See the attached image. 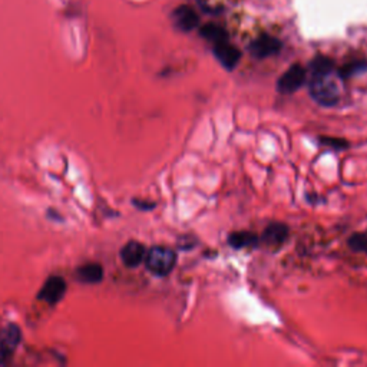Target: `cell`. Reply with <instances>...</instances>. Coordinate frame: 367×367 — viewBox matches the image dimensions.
Masks as SVG:
<instances>
[{"label": "cell", "mask_w": 367, "mask_h": 367, "mask_svg": "<svg viewBox=\"0 0 367 367\" xmlns=\"http://www.w3.org/2000/svg\"><path fill=\"white\" fill-rule=\"evenodd\" d=\"M309 89L312 98L323 106H333L339 102L342 95L340 76L334 72L330 59L319 57L314 60Z\"/></svg>", "instance_id": "obj_1"}, {"label": "cell", "mask_w": 367, "mask_h": 367, "mask_svg": "<svg viewBox=\"0 0 367 367\" xmlns=\"http://www.w3.org/2000/svg\"><path fill=\"white\" fill-rule=\"evenodd\" d=\"M176 263V256L171 249L167 247H152L146 254H145V265L146 268L155 275L164 277L168 275L172 268L175 267Z\"/></svg>", "instance_id": "obj_2"}, {"label": "cell", "mask_w": 367, "mask_h": 367, "mask_svg": "<svg viewBox=\"0 0 367 367\" xmlns=\"http://www.w3.org/2000/svg\"><path fill=\"white\" fill-rule=\"evenodd\" d=\"M22 340L20 328L16 324H9L0 333V364H6Z\"/></svg>", "instance_id": "obj_3"}, {"label": "cell", "mask_w": 367, "mask_h": 367, "mask_svg": "<svg viewBox=\"0 0 367 367\" xmlns=\"http://www.w3.org/2000/svg\"><path fill=\"white\" fill-rule=\"evenodd\" d=\"M67 293V282L60 275H52L41 289L38 298L50 305L59 303Z\"/></svg>", "instance_id": "obj_4"}, {"label": "cell", "mask_w": 367, "mask_h": 367, "mask_svg": "<svg viewBox=\"0 0 367 367\" xmlns=\"http://www.w3.org/2000/svg\"><path fill=\"white\" fill-rule=\"evenodd\" d=\"M304 81H305V71L303 69V67L293 65L279 79L277 89L279 92H282V94H293V92L301 88Z\"/></svg>", "instance_id": "obj_5"}, {"label": "cell", "mask_w": 367, "mask_h": 367, "mask_svg": "<svg viewBox=\"0 0 367 367\" xmlns=\"http://www.w3.org/2000/svg\"><path fill=\"white\" fill-rule=\"evenodd\" d=\"M214 55L219 59V62L228 71L234 69L238 65L241 57L240 50L235 46L230 45L227 41L216 43V46H214Z\"/></svg>", "instance_id": "obj_6"}, {"label": "cell", "mask_w": 367, "mask_h": 367, "mask_svg": "<svg viewBox=\"0 0 367 367\" xmlns=\"http://www.w3.org/2000/svg\"><path fill=\"white\" fill-rule=\"evenodd\" d=\"M146 250L138 241H130L124 249L120 250V260L127 267H138L145 260Z\"/></svg>", "instance_id": "obj_7"}, {"label": "cell", "mask_w": 367, "mask_h": 367, "mask_svg": "<svg viewBox=\"0 0 367 367\" xmlns=\"http://www.w3.org/2000/svg\"><path fill=\"white\" fill-rule=\"evenodd\" d=\"M282 48V43L275 39V38H271V36H261L258 38L257 41H254L250 46V50L251 53L256 56V57H267V56H271V55H275Z\"/></svg>", "instance_id": "obj_8"}, {"label": "cell", "mask_w": 367, "mask_h": 367, "mask_svg": "<svg viewBox=\"0 0 367 367\" xmlns=\"http://www.w3.org/2000/svg\"><path fill=\"white\" fill-rule=\"evenodd\" d=\"M76 277L86 284H97L104 279V268L98 263H86L76 270Z\"/></svg>", "instance_id": "obj_9"}, {"label": "cell", "mask_w": 367, "mask_h": 367, "mask_svg": "<svg viewBox=\"0 0 367 367\" xmlns=\"http://www.w3.org/2000/svg\"><path fill=\"white\" fill-rule=\"evenodd\" d=\"M287 235H289V228L284 224L272 223L265 228V231L263 234V240H264L267 246L279 247L286 241Z\"/></svg>", "instance_id": "obj_10"}, {"label": "cell", "mask_w": 367, "mask_h": 367, "mask_svg": "<svg viewBox=\"0 0 367 367\" xmlns=\"http://www.w3.org/2000/svg\"><path fill=\"white\" fill-rule=\"evenodd\" d=\"M174 20L175 25L181 29V30H193L194 27H197L198 25V16L197 13L188 8V6H181L174 12Z\"/></svg>", "instance_id": "obj_11"}, {"label": "cell", "mask_w": 367, "mask_h": 367, "mask_svg": "<svg viewBox=\"0 0 367 367\" xmlns=\"http://www.w3.org/2000/svg\"><path fill=\"white\" fill-rule=\"evenodd\" d=\"M201 34H202V36H204L205 39L214 42V45L227 41L226 30L221 29V27L217 26V25H205V26L202 27V30H201Z\"/></svg>", "instance_id": "obj_12"}, {"label": "cell", "mask_w": 367, "mask_h": 367, "mask_svg": "<svg viewBox=\"0 0 367 367\" xmlns=\"http://www.w3.org/2000/svg\"><path fill=\"white\" fill-rule=\"evenodd\" d=\"M228 242L235 249L249 247V246H253V244L257 242V237L251 233H234L233 235H230Z\"/></svg>", "instance_id": "obj_13"}, {"label": "cell", "mask_w": 367, "mask_h": 367, "mask_svg": "<svg viewBox=\"0 0 367 367\" xmlns=\"http://www.w3.org/2000/svg\"><path fill=\"white\" fill-rule=\"evenodd\" d=\"M349 246L354 251L367 254V233H359L349 238Z\"/></svg>", "instance_id": "obj_14"}]
</instances>
